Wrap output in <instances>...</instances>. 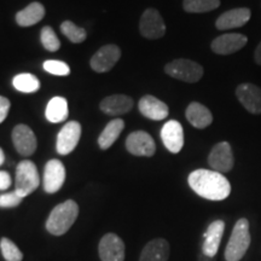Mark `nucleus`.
Returning <instances> with one entry per match:
<instances>
[{"instance_id": "1", "label": "nucleus", "mask_w": 261, "mask_h": 261, "mask_svg": "<svg viewBox=\"0 0 261 261\" xmlns=\"http://www.w3.org/2000/svg\"><path fill=\"white\" fill-rule=\"evenodd\" d=\"M188 181L196 194L210 201H223L231 192L227 179L213 169H196L190 173Z\"/></svg>"}, {"instance_id": "2", "label": "nucleus", "mask_w": 261, "mask_h": 261, "mask_svg": "<svg viewBox=\"0 0 261 261\" xmlns=\"http://www.w3.org/2000/svg\"><path fill=\"white\" fill-rule=\"evenodd\" d=\"M79 215V205L73 200L60 203L52 210L46 221V228L51 234L62 236L73 226Z\"/></svg>"}, {"instance_id": "3", "label": "nucleus", "mask_w": 261, "mask_h": 261, "mask_svg": "<svg viewBox=\"0 0 261 261\" xmlns=\"http://www.w3.org/2000/svg\"><path fill=\"white\" fill-rule=\"evenodd\" d=\"M250 242L252 237L249 231V221L246 218H242L234 224L230 241L225 249V259L226 261H240L246 255Z\"/></svg>"}, {"instance_id": "4", "label": "nucleus", "mask_w": 261, "mask_h": 261, "mask_svg": "<svg viewBox=\"0 0 261 261\" xmlns=\"http://www.w3.org/2000/svg\"><path fill=\"white\" fill-rule=\"evenodd\" d=\"M39 184H40V178H39L37 166L29 160L19 162L16 168L15 191L22 198H24L37 190Z\"/></svg>"}, {"instance_id": "5", "label": "nucleus", "mask_w": 261, "mask_h": 261, "mask_svg": "<svg viewBox=\"0 0 261 261\" xmlns=\"http://www.w3.org/2000/svg\"><path fill=\"white\" fill-rule=\"evenodd\" d=\"M166 74L184 83H197L203 76V68L201 64L190 60H175L165 67Z\"/></svg>"}, {"instance_id": "6", "label": "nucleus", "mask_w": 261, "mask_h": 261, "mask_svg": "<svg viewBox=\"0 0 261 261\" xmlns=\"http://www.w3.org/2000/svg\"><path fill=\"white\" fill-rule=\"evenodd\" d=\"M140 34L150 40L162 38L166 34V24L162 16L156 9H146L139 22Z\"/></svg>"}, {"instance_id": "7", "label": "nucleus", "mask_w": 261, "mask_h": 261, "mask_svg": "<svg viewBox=\"0 0 261 261\" xmlns=\"http://www.w3.org/2000/svg\"><path fill=\"white\" fill-rule=\"evenodd\" d=\"M126 149L129 154L135 156L151 158L155 155L156 145L154 139L144 130H136L130 133L126 139Z\"/></svg>"}, {"instance_id": "8", "label": "nucleus", "mask_w": 261, "mask_h": 261, "mask_svg": "<svg viewBox=\"0 0 261 261\" xmlns=\"http://www.w3.org/2000/svg\"><path fill=\"white\" fill-rule=\"evenodd\" d=\"M208 163H210L211 168L215 172H230L233 168L234 163L231 145L227 142H221L214 145L210 156H208Z\"/></svg>"}, {"instance_id": "9", "label": "nucleus", "mask_w": 261, "mask_h": 261, "mask_svg": "<svg viewBox=\"0 0 261 261\" xmlns=\"http://www.w3.org/2000/svg\"><path fill=\"white\" fill-rule=\"evenodd\" d=\"M98 253L102 261H123L125 260V243L117 234L107 233L100 240Z\"/></svg>"}, {"instance_id": "10", "label": "nucleus", "mask_w": 261, "mask_h": 261, "mask_svg": "<svg viewBox=\"0 0 261 261\" xmlns=\"http://www.w3.org/2000/svg\"><path fill=\"white\" fill-rule=\"evenodd\" d=\"M121 57V50L116 45H106L100 47L91 58V68L97 73H107L113 69L114 65Z\"/></svg>"}, {"instance_id": "11", "label": "nucleus", "mask_w": 261, "mask_h": 261, "mask_svg": "<svg viewBox=\"0 0 261 261\" xmlns=\"http://www.w3.org/2000/svg\"><path fill=\"white\" fill-rule=\"evenodd\" d=\"M248 42V38L243 34L238 33H227L220 37L215 38L212 41V51L217 55L226 56V55H232L234 52L242 50Z\"/></svg>"}, {"instance_id": "12", "label": "nucleus", "mask_w": 261, "mask_h": 261, "mask_svg": "<svg viewBox=\"0 0 261 261\" xmlns=\"http://www.w3.org/2000/svg\"><path fill=\"white\" fill-rule=\"evenodd\" d=\"M81 137V125L77 121H70L64 125L57 136L56 149L60 155H68L76 148Z\"/></svg>"}, {"instance_id": "13", "label": "nucleus", "mask_w": 261, "mask_h": 261, "mask_svg": "<svg viewBox=\"0 0 261 261\" xmlns=\"http://www.w3.org/2000/svg\"><path fill=\"white\" fill-rule=\"evenodd\" d=\"M236 97L240 103L246 108L250 114L260 115L261 114V89L250 83L241 84L236 89Z\"/></svg>"}, {"instance_id": "14", "label": "nucleus", "mask_w": 261, "mask_h": 261, "mask_svg": "<svg viewBox=\"0 0 261 261\" xmlns=\"http://www.w3.org/2000/svg\"><path fill=\"white\" fill-rule=\"evenodd\" d=\"M65 181V167L60 160H50L44 169V190L55 194L63 187Z\"/></svg>"}, {"instance_id": "15", "label": "nucleus", "mask_w": 261, "mask_h": 261, "mask_svg": "<svg viewBox=\"0 0 261 261\" xmlns=\"http://www.w3.org/2000/svg\"><path fill=\"white\" fill-rule=\"evenodd\" d=\"M12 143L15 149L22 156H31L37 150V137L31 127L17 125L12 130Z\"/></svg>"}, {"instance_id": "16", "label": "nucleus", "mask_w": 261, "mask_h": 261, "mask_svg": "<svg viewBox=\"0 0 261 261\" xmlns=\"http://www.w3.org/2000/svg\"><path fill=\"white\" fill-rule=\"evenodd\" d=\"M161 139L168 151L178 154L184 146V130L180 122L177 120L166 122L161 129Z\"/></svg>"}, {"instance_id": "17", "label": "nucleus", "mask_w": 261, "mask_h": 261, "mask_svg": "<svg viewBox=\"0 0 261 261\" xmlns=\"http://www.w3.org/2000/svg\"><path fill=\"white\" fill-rule=\"evenodd\" d=\"M252 12L248 8H237L228 10V11L221 14L215 21V27L218 31H228L243 27L250 19Z\"/></svg>"}, {"instance_id": "18", "label": "nucleus", "mask_w": 261, "mask_h": 261, "mask_svg": "<svg viewBox=\"0 0 261 261\" xmlns=\"http://www.w3.org/2000/svg\"><path fill=\"white\" fill-rule=\"evenodd\" d=\"M225 230V223L223 220H215L208 226L207 231L203 234L204 242L202 246V254L208 257H214L217 255L219 246L223 238Z\"/></svg>"}, {"instance_id": "19", "label": "nucleus", "mask_w": 261, "mask_h": 261, "mask_svg": "<svg viewBox=\"0 0 261 261\" xmlns=\"http://www.w3.org/2000/svg\"><path fill=\"white\" fill-rule=\"evenodd\" d=\"M139 112L143 116L148 117L154 121H161L168 116V107L162 100L158 99L154 96H144L140 98L138 103Z\"/></svg>"}, {"instance_id": "20", "label": "nucleus", "mask_w": 261, "mask_h": 261, "mask_svg": "<svg viewBox=\"0 0 261 261\" xmlns=\"http://www.w3.org/2000/svg\"><path fill=\"white\" fill-rule=\"evenodd\" d=\"M100 110L110 116L127 114L133 108V99L126 94H113L100 102Z\"/></svg>"}, {"instance_id": "21", "label": "nucleus", "mask_w": 261, "mask_h": 261, "mask_svg": "<svg viewBox=\"0 0 261 261\" xmlns=\"http://www.w3.org/2000/svg\"><path fill=\"white\" fill-rule=\"evenodd\" d=\"M169 257V244L163 238L150 241L140 254L139 261H167Z\"/></svg>"}, {"instance_id": "22", "label": "nucleus", "mask_w": 261, "mask_h": 261, "mask_svg": "<svg viewBox=\"0 0 261 261\" xmlns=\"http://www.w3.org/2000/svg\"><path fill=\"white\" fill-rule=\"evenodd\" d=\"M185 115H187L188 121L196 128H205L213 122V115H212L211 110L203 104L197 102L190 103V106L187 108Z\"/></svg>"}, {"instance_id": "23", "label": "nucleus", "mask_w": 261, "mask_h": 261, "mask_svg": "<svg viewBox=\"0 0 261 261\" xmlns=\"http://www.w3.org/2000/svg\"><path fill=\"white\" fill-rule=\"evenodd\" d=\"M45 12L44 5L34 2L16 14V22L19 27H32L45 17Z\"/></svg>"}, {"instance_id": "24", "label": "nucleus", "mask_w": 261, "mask_h": 261, "mask_svg": "<svg viewBox=\"0 0 261 261\" xmlns=\"http://www.w3.org/2000/svg\"><path fill=\"white\" fill-rule=\"evenodd\" d=\"M125 128V122L121 119H115L110 121L100 133L99 138H98V145L102 150H107L112 146L116 139L119 138L121 132Z\"/></svg>"}, {"instance_id": "25", "label": "nucleus", "mask_w": 261, "mask_h": 261, "mask_svg": "<svg viewBox=\"0 0 261 261\" xmlns=\"http://www.w3.org/2000/svg\"><path fill=\"white\" fill-rule=\"evenodd\" d=\"M46 119L51 123H60L68 119V102L63 97H54L47 103Z\"/></svg>"}, {"instance_id": "26", "label": "nucleus", "mask_w": 261, "mask_h": 261, "mask_svg": "<svg viewBox=\"0 0 261 261\" xmlns=\"http://www.w3.org/2000/svg\"><path fill=\"white\" fill-rule=\"evenodd\" d=\"M14 87L22 93H34L40 89V81L31 73H22L14 77Z\"/></svg>"}, {"instance_id": "27", "label": "nucleus", "mask_w": 261, "mask_h": 261, "mask_svg": "<svg viewBox=\"0 0 261 261\" xmlns=\"http://www.w3.org/2000/svg\"><path fill=\"white\" fill-rule=\"evenodd\" d=\"M220 6V0H184L182 8L190 14H203L218 9Z\"/></svg>"}, {"instance_id": "28", "label": "nucleus", "mask_w": 261, "mask_h": 261, "mask_svg": "<svg viewBox=\"0 0 261 261\" xmlns=\"http://www.w3.org/2000/svg\"><path fill=\"white\" fill-rule=\"evenodd\" d=\"M61 32L69 39V41L74 42V44H81L87 38L86 31L84 28L77 27L76 24H74L70 21H64L61 24Z\"/></svg>"}, {"instance_id": "29", "label": "nucleus", "mask_w": 261, "mask_h": 261, "mask_svg": "<svg viewBox=\"0 0 261 261\" xmlns=\"http://www.w3.org/2000/svg\"><path fill=\"white\" fill-rule=\"evenodd\" d=\"M0 250L6 261H22L23 254L18 249V247L9 238H2L0 241Z\"/></svg>"}, {"instance_id": "30", "label": "nucleus", "mask_w": 261, "mask_h": 261, "mask_svg": "<svg viewBox=\"0 0 261 261\" xmlns=\"http://www.w3.org/2000/svg\"><path fill=\"white\" fill-rule=\"evenodd\" d=\"M40 40L42 46L46 48L47 51L50 52H55L58 51L61 47V41L60 39L57 38L56 33H55L54 29L51 27H44L41 29V35H40Z\"/></svg>"}, {"instance_id": "31", "label": "nucleus", "mask_w": 261, "mask_h": 261, "mask_svg": "<svg viewBox=\"0 0 261 261\" xmlns=\"http://www.w3.org/2000/svg\"><path fill=\"white\" fill-rule=\"evenodd\" d=\"M44 69L52 75H57V76H68L70 74L69 65L62 61L48 60L44 62Z\"/></svg>"}, {"instance_id": "32", "label": "nucleus", "mask_w": 261, "mask_h": 261, "mask_svg": "<svg viewBox=\"0 0 261 261\" xmlns=\"http://www.w3.org/2000/svg\"><path fill=\"white\" fill-rule=\"evenodd\" d=\"M23 198L17 192H8V194L0 195V208H14L21 203Z\"/></svg>"}, {"instance_id": "33", "label": "nucleus", "mask_w": 261, "mask_h": 261, "mask_svg": "<svg viewBox=\"0 0 261 261\" xmlns=\"http://www.w3.org/2000/svg\"><path fill=\"white\" fill-rule=\"evenodd\" d=\"M10 107H11V103H10L8 98L0 96V123L4 122L6 117H8Z\"/></svg>"}, {"instance_id": "34", "label": "nucleus", "mask_w": 261, "mask_h": 261, "mask_svg": "<svg viewBox=\"0 0 261 261\" xmlns=\"http://www.w3.org/2000/svg\"><path fill=\"white\" fill-rule=\"evenodd\" d=\"M11 177L8 172L5 171H0V190H6L11 187Z\"/></svg>"}, {"instance_id": "35", "label": "nucleus", "mask_w": 261, "mask_h": 261, "mask_svg": "<svg viewBox=\"0 0 261 261\" xmlns=\"http://www.w3.org/2000/svg\"><path fill=\"white\" fill-rule=\"evenodd\" d=\"M254 60H255V63L261 65V41L259 42L255 48V52H254Z\"/></svg>"}, {"instance_id": "36", "label": "nucleus", "mask_w": 261, "mask_h": 261, "mask_svg": "<svg viewBox=\"0 0 261 261\" xmlns=\"http://www.w3.org/2000/svg\"><path fill=\"white\" fill-rule=\"evenodd\" d=\"M4 161H5V154H4V151H3V149L0 148V166L4 163Z\"/></svg>"}]
</instances>
